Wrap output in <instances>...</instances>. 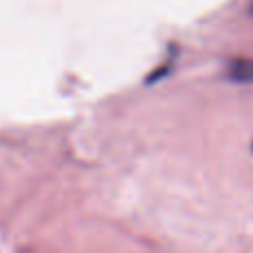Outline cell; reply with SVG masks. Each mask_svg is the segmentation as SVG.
Returning a JSON list of instances; mask_svg holds the SVG:
<instances>
[{
  "label": "cell",
  "mask_w": 253,
  "mask_h": 253,
  "mask_svg": "<svg viewBox=\"0 0 253 253\" xmlns=\"http://www.w3.org/2000/svg\"><path fill=\"white\" fill-rule=\"evenodd\" d=\"M229 78L236 83H253V58L233 60L229 67Z\"/></svg>",
  "instance_id": "1"
}]
</instances>
